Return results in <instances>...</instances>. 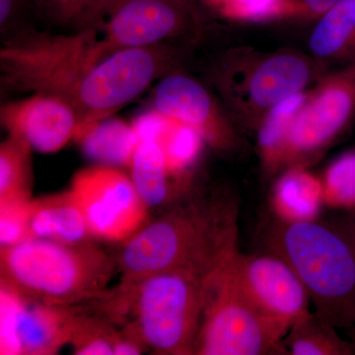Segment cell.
Wrapping results in <instances>:
<instances>
[{"mask_svg":"<svg viewBox=\"0 0 355 355\" xmlns=\"http://www.w3.org/2000/svg\"><path fill=\"white\" fill-rule=\"evenodd\" d=\"M231 258L205 277V303L193 354L284 352L282 343L291 327L266 317L249 300L231 270Z\"/></svg>","mask_w":355,"mask_h":355,"instance_id":"5","label":"cell"},{"mask_svg":"<svg viewBox=\"0 0 355 355\" xmlns=\"http://www.w3.org/2000/svg\"><path fill=\"white\" fill-rule=\"evenodd\" d=\"M205 279L171 270L142 280L130 312L147 349L157 354H193L205 303Z\"/></svg>","mask_w":355,"mask_h":355,"instance_id":"6","label":"cell"},{"mask_svg":"<svg viewBox=\"0 0 355 355\" xmlns=\"http://www.w3.org/2000/svg\"><path fill=\"white\" fill-rule=\"evenodd\" d=\"M272 202L280 219H315L324 202L322 182L300 166L289 168L275 184Z\"/></svg>","mask_w":355,"mask_h":355,"instance_id":"18","label":"cell"},{"mask_svg":"<svg viewBox=\"0 0 355 355\" xmlns=\"http://www.w3.org/2000/svg\"><path fill=\"white\" fill-rule=\"evenodd\" d=\"M266 241L288 263L309 293L314 312L340 330L355 327V233L352 222L338 225L310 219L273 222Z\"/></svg>","mask_w":355,"mask_h":355,"instance_id":"2","label":"cell"},{"mask_svg":"<svg viewBox=\"0 0 355 355\" xmlns=\"http://www.w3.org/2000/svg\"><path fill=\"white\" fill-rule=\"evenodd\" d=\"M308 95L309 91H302L282 100L268 110L259 123V153L266 172L275 173L282 169L287 133Z\"/></svg>","mask_w":355,"mask_h":355,"instance_id":"20","label":"cell"},{"mask_svg":"<svg viewBox=\"0 0 355 355\" xmlns=\"http://www.w3.org/2000/svg\"><path fill=\"white\" fill-rule=\"evenodd\" d=\"M237 209L221 197L179 203L123 242L116 258L121 284L110 303L127 315L133 291L155 273L181 270L203 279L238 251Z\"/></svg>","mask_w":355,"mask_h":355,"instance_id":"1","label":"cell"},{"mask_svg":"<svg viewBox=\"0 0 355 355\" xmlns=\"http://www.w3.org/2000/svg\"><path fill=\"white\" fill-rule=\"evenodd\" d=\"M149 109L197 130L217 151L236 146L237 137L228 113L186 69L175 70L156 83L149 96Z\"/></svg>","mask_w":355,"mask_h":355,"instance_id":"12","label":"cell"},{"mask_svg":"<svg viewBox=\"0 0 355 355\" xmlns=\"http://www.w3.org/2000/svg\"><path fill=\"white\" fill-rule=\"evenodd\" d=\"M207 27L210 21H263L294 16L288 0H191Z\"/></svg>","mask_w":355,"mask_h":355,"instance_id":"22","label":"cell"},{"mask_svg":"<svg viewBox=\"0 0 355 355\" xmlns=\"http://www.w3.org/2000/svg\"><path fill=\"white\" fill-rule=\"evenodd\" d=\"M298 15L320 17L340 0H291Z\"/></svg>","mask_w":355,"mask_h":355,"instance_id":"32","label":"cell"},{"mask_svg":"<svg viewBox=\"0 0 355 355\" xmlns=\"http://www.w3.org/2000/svg\"><path fill=\"white\" fill-rule=\"evenodd\" d=\"M321 182L324 202L338 209H355V151L336 159Z\"/></svg>","mask_w":355,"mask_h":355,"instance_id":"27","label":"cell"},{"mask_svg":"<svg viewBox=\"0 0 355 355\" xmlns=\"http://www.w3.org/2000/svg\"><path fill=\"white\" fill-rule=\"evenodd\" d=\"M205 144L197 130L173 120L158 142L173 174L184 179H189V170L197 162Z\"/></svg>","mask_w":355,"mask_h":355,"instance_id":"25","label":"cell"},{"mask_svg":"<svg viewBox=\"0 0 355 355\" xmlns=\"http://www.w3.org/2000/svg\"><path fill=\"white\" fill-rule=\"evenodd\" d=\"M33 149L9 135L0 146V205L31 200Z\"/></svg>","mask_w":355,"mask_h":355,"instance_id":"21","label":"cell"},{"mask_svg":"<svg viewBox=\"0 0 355 355\" xmlns=\"http://www.w3.org/2000/svg\"><path fill=\"white\" fill-rule=\"evenodd\" d=\"M214 69L212 79L232 114L242 112L260 123L266 112L292 95L302 92L316 76L310 58L295 51H277L239 70L224 58Z\"/></svg>","mask_w":355,"mask_h":355,"instance_id":"8","label":"cell"},{"mask_svg":"<svg viewBox=\"0 0 355 355\" xmlns=\"http://www.w3.org/2000/svg\"><path fill=\"white\" fill-rule=\"evenodd\" d=\"M352 226H354V233H355V218L352 219Z\"/></svg>","mask_w":355,"mask_h":355,"instance_id":"34","label":"cell"},{"mask_svg":"<svg viewBox=\"0 0 355 355\" xmlns=\"http://www.w3.org/2000/svg\"><path fill=\"white\" fill-rule=\"evenodd\" d=\"M355 30V0H340L320 16L310 38L315 57L330 58L347 51Z\"/></svg>","mask_w":355,"mask_h":355,"instance_id":"23","label":"cell"},{"mask_svg":"<svg viewBox=\"0 0 355 355\" xmlns=\"http://www.w3.org/2000/svg\"><path fill=\"white\" fill-rule=\"evenodd\" d=\"M113 0H32L39 20L58 33L73 34L92 24Z\"/></svg>","mask_w":355,"mask_h":355,"instance_id":"24","label":"cell"},{"mask_svg":"<svg viewBox=\"0 0 355 355\" xmlns=\"http://www.w3.org/2000/svg\"><path fill=\"white\" fill-rule=\"evenodd\" d=\"M336 330L316 313L308 312L291 324L282 347L293 355L355 354L354 345L343 340Z\"/></svg>","mask_w":355,"mask_h":355,"instance_id":"19","label":"cell"},{"mask_svg":"<svg viewBox=\"0 0 355 355\" xmlns=\"http://www.w3.org/2000/svg\"><path fill=\"white\" fill-rule=\"evenodd\" d=\"M76 139L89 159L116 168L130 167L139 144L132 123L112 116L95 123Z\"/></svg>","mask_w":355,"mask_h":355,"instance_id":"17","label":"cell"},{"mask_svg":"<svg viewBox=\"0 0 355 355\" xmlns=\"http://www.w3.org/2000/svg\"><path fill=\"white\" fill-rule=\"evenodd\" d=\"M352 50H355V30L354 35H352V39H350L349 46H347V51H352Z\"/></svg>","mask_w":355,"mask_h":355,"instance_id":"33","label":"cell"},{"mask_svg":"<svg viewBox=\"0 0 355 355\" xmlns=\"http://www.w3.org/2000/svg\"><path fill=\"white\" fill-rule=\"evenodd\" d=\"M130 178L148 209L170 202L189 179L173 174L163 149L153 141H139L130 165Z\"/></svg>","mask_w":355,"mask_h":355,"instance_id":"16","label":"cell"},{"mask_svg":"<svg viewBox=\"0 0 355 355\" xmlns=\"http://www.w3.org/2000/svg\"><path fill=\"white\" fill-rule=\"evenodd\" d=\"M30 202L0 205V241L1 247L12 246L31 239L29 229Z\"/></svg>","mask_w":355,"mask_h":355,"instance_id":"30","label":"cell"},{"mask_svg":"<svg viewBox=\"0 0 355 355\" xmlns=\"http://www.w3.org/2000/svg\"><path fill=\"white\" fill-rule=\"evenodd\" d=\"M87 28L96 46L109 57L164 42L196 43L205 26L191 0H113Z\"/></svg>","mask_w":355,"mask_h":355,"instance_id":"7","label":"cell"},{"mask_svg":"<svg viewBox=\"0 0 355 355\" xmlns=\"http://www.w3.org/2000/svg\"><path fill=\"white\" fill-rule=\"evenodd\" d=\"M230 266L245 295L266 317L291 327L310 312L307 289L293 268L277 254L237 251Z\"/></svg>","mask_w":355,"mask_h":355,"instance_id":"11","label":"cell"},{"mask_svg":"<svg viewBox=\"0 0 355 355\" xmlns=\"http://www.w3.org/2000/svg\"><path fill=\"white\" fill-rule=\"evenodd\" d=\"M116 268V259L89 241L31 238L0 250L1 286L46 304L74 306L106 297Z\"/></svg>","mask_w":355,"mask_h":355,"instance_id":"3","label":"cell"},{"mask_svg":"<svg viewBox=\"0 0 355 355\" xmlns=\"http://www.w3.org/2000/svg\"><path fill=\"white\" fill-rule=\"evenodd\" d=\"M147 349L139 331L132 322L123 327V330L116 331L113 340L114 355L141 354Z\"/></svg>","mask_w":355,"mask_h":355,"instance_id":"31","label":"cell"},{"mask_svg":"<svg viewBox=\"0 0 355 355\" xmlns=\"http://www.w3.org/2000/svg\"><path fill=\"white\" fill-rule=\"evenodd\" d=\"M23 296L17 292L1 286L0 309H1V331H0V354H20L17 340V320Z\"/></svg>","mask_w":355,"mask_h":355,"instance_id":"29","label":"cell"},{"mask_svg":"<svg viewBox=\"0 0 355 355\" xmlns=\"http://www.w3.org/2000/svg\"><path fill=\"white\" fill-rule=\"evenodd\" d=\"M0 120L9 135L24 139L32 149L44 154L64 148L76 139L79 127L76 111L69 103L41 92L2 104Z\"/></svg>","mask_w":355,"mask_h":355,"instance_id":"13","label":"cell"},{"mask_svg":"<svg viewBox=\"0 0 355 355\" xmlns=\"http://www.w3.org/2000/svg\"><path fill=\"white\" fill-rule=\"evenodd\" d=\"M29 229L32 238L79 244L92 237L80 207L69 191L31 200Z\"/></svg>","mask_w":355,"mask_h":355,"instance_id":"15","label":"cell"},{"mask_svg":"<svg viewBox=\"0 0 355 355\" xmlns=\"http://www.w3.org/2000/svg\"><path fill=\"white\" fill-rule=\"evenodd\" d=\"M114 333L108 320L77 310L69 343L77 355H114Z\"/></svg>","mask_w":355,"mask_h":355,"instance_id":"26","label":"cell"},{"mask_svg":"<svg viewBox=\"0 0 355 355\" xmlns=\"http://www.w3.org/2000/svg\"><path fill=\"white\" fill-rule=\"evenodd\" d=\"M189 53V46L178 41L125 49L90 69L49 83L38 92L62 98L73 108L79 121L77 139L139 97L154 81L184 69Z\"/></svg>","mask_w":355,"mask_h":355,"instance_id":"4","label":"cell"},{"mask_svg":"<svg viewBox=\"0 0 355 355\" xmlns=\"http://www.w3.org/2000/svg\"><path fill=\"white\" fill-rule=\"evenodd\" d=\"M76 312L73 306L46 304L23 296L17 320L20 354H58L70 342Z\"/></svg>","mask_w":355,"mask_h":355,"instance_id":"14","label":"cell"},{"mask_svg":"<svg viewBox=\"0 0 355 355\" xmlns=\"http://www.w3.org/2000/svg\"><path fill=\"white\" fill-rule=\"evenodd\" d=\"M70 193L83 211L92 237L125 242L146 223L148 207L132 178L113 166L77 172Z\"/></svg>","mask_w":355,"mask_h":355,"instance_id":"9","label":"cell"},{"mask_svg":"<svg viewBox=\"0 0 355 355\" xmlns=\"http://www.w3.org/2000/svg\"><path fill=\"white\" fill-rule=\"evenodd\" d=\"M355 111V62L322 79L287 133L282 169L298 167L321 153L340 135Z\"/></svg>","mask_w":355,"mask_h":355,"instance_id":"10","label":"cell"},{"mask_svg":"<svg viewBox=\"0 0 355 355\" xmlns=\"http://www.w3.org/2000/svg\"><path fill=\"white\" fill-rule=\"evenodd\" d=\"M354 349H355V345H354Z\"/></svg>","mask_w":355,"mask_h":355,"instance_id":"35","label":"cell"},{"mask_svg":"<svg viewBox=\"0 0 355 355\" xmlns=\"http://www.w3.org/2000/svg\"><path fill=\"white\" fill-rule=\"evenodd\" d=\"M38 19L32 0H0L1 44L12 43L36 31Z\"/></svg>","mask_w":355,"mask_h":355,"instance_id":"28","label":"cell"}]
</instances>
